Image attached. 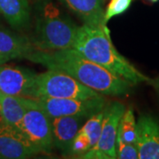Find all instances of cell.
<instances>
[{
	"label": "cell",
	"instance_id": "16",
	"mask_svg": "<svg viewBox=\"0 0 159 159\" xmlns=\"http://www.w3.org/2000/svg\"><path fill=\"white\" fill-rule=\"evenodd\" d=\"M137 134V121L134 109L129 107L123 114L119 126L118 136L125 142L135 144Z\"/></svg>",
	"mask_w": 159,
	"mask_h": 159
},
{
	"label": "cell",
	"instance_id": "7",
	"mask_svg": "<svg viewBox=\"0 0 159 159\" xmlns=\"http://www.w3.org/2000/svg\"><path fill=\"white\" fill-rule=\"evenodd\" d=\"M19 129L29 142L39 148L41 153H51L53 148L51 121L37 100L25 113Z\"/></svg>",
	"mask_w": 159,
	"mask_h": 159
},
{
	"label": "cell",
	"instance_id": "13",
	"mask_svg": "<svg viewBox=\"0 0 159 159\" xmlns=\"http://www.w3.org/2000/svg\"><path fill=\"white\" fill-rule=\"evenodd\" d=\"M35 102L34 98L0 94L1 121L19 129L25 113Z\"/></svg>",
	"mask_w": 159,
	"mask_h": 159
},
{
	"label": "cell",
	"instance_id": "4",
	"mask_svg": "<svg viewBox=\"0 0 159 159\" xmlns=\"http://www.w3.org/2000/svg\"><path fill=\"white\" fill-rule=\"evenodd\" d=\"M98 92L80 83L71 75L60 71L48 69L37 74L30 98H89L97 97Z\"/></svg>",
	"mask_w": 159,
	"mask_h": 159
},
{
	"label": "cell",
	"instance_id": "15",
	"mask_svg": "<svg viewBox=\"0 0 159 159\" xmlns=\"http://www.w3.org/2000/svg\"><path fill=\"white\" fill-rule=\"evenodd\" d=\"M0 13L13 29H24L30 23L29 0H0Z\"/></svg>",
	"mask_w": 159,
	"mask_h": 159
},
{
	"label": "cell",
	"instance_id": "14",
	"mask_svg": "<svg viewBox=\"0 0 159 159\" xmlns=\"http://www.w3.org/2000/svg\"><path fill=\"white\" fill-rule=\"evenodd\" d=\"M36 50L32 41L23 35L0 29V57L11 60L26 57Z\"/></svg>",
	"mask_w": 159,
	"mask_h": 159
},
{
	"label": "cell",
	"instance_id": "18",
	"mask_svg": "<svg viewBox=\"0 0 159 159\" xmlns=\"http://www.w3.org/2000/svg\"><path fill=\"white\" fill-rule=\"evenodd\" d=\"M133 0H111L104 11V22L107 24L110 20L124 13L132 4Z\"/></svg>",
	"mask_w": 159,
	"mask_h": 159
},
{
	"label": "cell",
	"instance_id": "10",
	"mask_svg": "<svg viewBox=\"0 0 159 159\" xmlns=\"http://www.w3.org/2000/svg\"><path fill=\"white\" fill-rule=\"evenodd\" d=\"M89 119L82 115L51 118L52 145L63 155H69L72 143L80 129Z\"/></svg>",
	"mask_w": 159,
	"mask_h": 159
},
{
	"label": "cell",
	"instance_id": "21",
	"mask_svg": "<svg viewBox=\"0 0 159 159\" xmlns=\"http://www.w3.org/2000/svg\"><path fill=\"white\" fill-rule=\"evenodd\" d=\"M9 60H7L6 58L3 57H0V65H2V64H6V62H8Z\"/></svg>",
	"mask_w": 159,
	"mask_h": 159
},
{
	"label": "cell",
	"instance_id": "12",
	"mask_svg": "<svg viewBox=\"0 0 159 159\" xmlns=\"http://www.w3.org/2000/svg\"><path fill=\"white\" fill-rule=\"evenodd\" d=\"M83 21L84 24L104 28V0H58Z\"/></svg>",
	"mask_w": 159,
	"mask_h": 159
},
{
	"label": "cell",
	"instance_id": "19",
	"mask_svg": "<svg viewBox=\"0 0 159 159\" xmlns=\"http://www.w3.org/2000/svg\"><path fill=\"white\" fill-rule=\"evenodd\" d=\"M117 158L119 159H136L139 158L138 148L135 144L128 143L122 141L119 136L116 143Z\"/></svg>",
	"mask_w": 159,
	"mask_h": 159
},
{
	"label": "cell",
	"instance_id": "6",
	"mask_svg": "<svg viewBox=\"0 0 159 159\" xmlns=\"http://www.w3.org/2000/svg\"><path fill=\"white\" fill-rule=\"evenodd\" d=\"M36 100L50 119L74 115H82L89 118L106 106V100L103 95L84 99L41 97Z\"/></svg>",
	"mask_w": 159,
	"mask_h": 159
},
{
	"label": "cell",
	"instance_id": "3",
	"mask_svg": "<svg viewBox=\"0 0 159 159\" xmlns=\"http://www.w3.org/2000/svg\"><path fill=\"white\" fill-rule=\"evenodd\" d=\"M79 27L71 19L46 8L37 16L32 43L40 51H61L74 48Z\"/></svg>",
	"mask_w": 159,
	"mask_h": 159
},
{
	"label": "cell",
	"instance_id": "1",
	"mask_svg": "<svg viewBox=\"0 0 159 159\" xmlns=\"http://www.w3.org/2000/svg\"><path fill=\"white\" fill-rule=\"evenodd\" d=\"M26 58L46 68L69 74L86 87L103 96H124L134 85L88 59L74 48L61 51L35 50Z\"/></svg>",
	"mask_w": 159,
	"mask_h": 159
},
{
	"label": "cell",
	"instance_id": "17",
	"mask_svg": "<svg viewBox=\"0 0 159 159\" xmlns=\"http://www.w3.org/2000/svg\"><path fill=\"white\" fill-rule=\"evenodd\" d=\"M104 109L89 117L86 120L82 127L80 129V132L84 133L89 136V141H90L91 148H93L97 144L101 134L102 122H103V118H104Z\"/></svg>",
	"mask_w": 159,
	"mask_h": 159
},
{
	"label": "cell",
	"instance_id": "20",
	"mask_svg": "<svg viewBox=\"0 0 159 159\" xmlns=\"http://www.w3.org/2000/svg\"><path fill=\"white\" fill-rule=\"evenodd\" d=\"M90 148V141H89V136L84 133H81L79 131L73 141L70 154L80 157L83 154H85L88 150H89Z\"/></svg>",
	"mask_w": 159,
	"mask_h": 159
},
{
	"label": "cell",
	"instance_id": "9",
	"mask_svg": "<svg viewBox=\"0 0 159 159\" xmlns=\"http://www.w3.org/2000/svg\"><path fill=\"white\" fill-rule=\"evenodd\" d=\"M36 74L22 66L0 65V94L30 98Z\"/></svg>",
	"mask_w": 159,
	"mask_h": 159
},
{
	"label": "cell",
	"instance_id": "22",
	"mask_svg": "<svg viewBox=\"0 0 159 159\" xmlns=\"http://www.w3.org/2000/svg\"><path fill=\"white\" fill-rule=\"evenodd\" d=\"M151 2H157V1H159V0H150Z\"/></svg>",
	"mask_w": 159,
	"mask_h": 159
},
{
	"label": "cell",
	"instance_id": "2",
	"mask_svg": "<svg viewBox=\"0 0 159 159\" xmlns=\"http://www.w3.org/2000/svg\"><path fill=\"white\" fill-rule=\"evenodd\" d=\"M74 49L88 59L134 85L148 80V77L138 71L116 50L107 27L99 28L86 24L79 27Z\"/></svg>",
	"mask_w": 159,
	"mask_h": 159
},
{
	"label": "cell",
	"instance_id": "5",
	"mask_svg": "<svg viewBox=\"0 0 159 159\" xmlns=\"http://www.w3.org/2000/svg\"><path fill=\"white\" fill-rule=\"evenodd\" d=\"M125 111L122 102H111L105 106L102 131L97 144L80 156V158L115 159L117 158L116 143L121 118Z\"/></svg>",
	"mask_w": 159,
	"mask_h": 159
},
{
	"label": "cell",
	"instance_id": "11",
	"mask_svg": "<svg viewBox=\"0 0 159 159\" xmlns=\"http://www.w3.org/2000/svg\"><path fill=\"white\" fill-rule=\"evenodd\" d=\"M135 145L140 159H159V121L148 115L139 118Z\"/></svg>",
	"mask_w": 159,
	"mask_h": 159
},
{
	"label": "cell",
	"instance_id": "8",
	"mask_svg": "<svg viewBox=\"0 0 159 159\" xmlns=\"http://www.w3.org/2000/svg\"><path fill=\"white\" fill-rule=\"evenodd\" d=\"M41 153L22 132L0 122V159H25Z\"/></svg>",
	"mask_w": 159,
	"mask_h": 159
}]
</instances>
